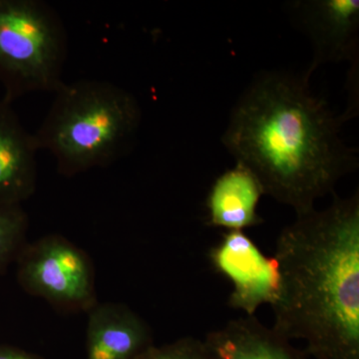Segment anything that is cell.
I'll return each instance as SVG.
<instances>
[{
	"mask_svg": "<svg viewBox=\"0 0 359 359\" xmlns=\"http://www.w3.org/2000/svg\"><path fill=\"white\" fill-rule=\"evenodd\" d=\"M204 341L219 359H309L306 351L256 316L228 321L205 335Z\"/></svg>",
	"mask_w": 359,
	"mask_h": 359,
	"instance_id": "11",
	"label": "cell"
},
{
	"mask_svg": "<svg viewBox=\"0 0 359 359\" xmlns=\"http://www.w3.org/2000/svg\"><path fill=\"white\" fill-rule=\"evenodd\" d=\"M34 134L39 150L70 177L107 167L130 148L141 125L140 105L126 89L103 80H77L55 92Z\"/></svg>",
	"mask_w": 359,
	"mask_h": 359,
	"instance_id": "3",
	"label": "cell"
},
{
	"mask_svg": "<svg viewBox=\"0 0 359 359\" xmlns=\"http://www.w3.org/2000/svg\"><path fill=\"white\" fill-rule=\"evenodd\" d=\"M87 359H137L155 346L152 330L126 304H97L88 311Z\"/></svg>",
	"mask_w": 359,
	"mask_h": 359,
	"instance_id": "8",
	"label": "cell"
},
{
	"mask_svg": "<svg viewBox=\"0 0 359 359\" xmlns=\"http://www.w3.org/2000/svg\"><path fill=\"white\" fill-rule=\"evenodd\" d=\"M67 34L58 13L40 0H0V82L6 99L54 92L62 85Z\"/></svg>",
	"mask_w": 359,
	"mask_h": 359,
	"instance_id": "4",
	"label": "cell"
},
{
	"mask_svg": "<svg viewBox=\"0 0 359 359\" xmlns=\"http://www.w3.org/2000/svg\"><path fill=\"white\" fill-rule=\"evenodd\" d=\"M0 359H43L16 347L0 346Z\"/></svg>",
	"mask_w": 359,
	"mask_h": 359,
	"instance_id": "14",
	"label": "cell"
},
{
	"mask_svg": "<svg viewBox=\"0 0 359 359\" xmlns=\"http://www.w3.org/2000/svg\"><path fill=\"white\" fill-rule=\"evenodd\" d=\"M209 257L212 268L233 283L231 308L255 316L259 306L273 302L278 278L275 261L264 256L245 231H224Z\"/></svg>",
	"mask_w": 359,
	"mask_h": 359,
	"instance_id": "6",
	"label": "cell"
},
{
	"mask_svg": "<svg viewBox=\"0 0 359 359\" xmlns=\"http://www.w3.org/2000/svg\"><path fill=\"white\" fill-rule=\"evenodd\" d=\"M309 78L266 72L248 87L222 137L237 163L259 180L264 195L295 215L334 193L358 166L355 149L340 138L346 115L334 114L309 89Z\"/></svg>",
	"mask_w": 359,
	"mask_h": 359,
	"instance_id": "1",
	"label": "cell"
},
{
	"mask_svg": "<svg viewBox=\"0 0 359 359\" xmlns=\"http://www.w3.org/2000/svg\"><path fill=\"white\" fill-rule=\"evenodd\" d=\"M273 330L306 342L309 358L359 359V194L334 193L297 215L276 241Z\"/></svg>",
	"mask_w": 359,
	"mask_h": 359,
	"instance_id": "2",
	"label": "cell"
},
{
	"mask_svg": "<svg viewBox=\"0 0 359 359\" xmlns=\"http://www.w3.org/2000/svg\"><path fill=\"white\" fill-rule=\"evenodd\" d=\"M16 262L20 287L61 311L88 313L98 302L91 259L62 236L26 244Z\"/></svg>",
	"mask_w": 359,
	"mask_h": 359,
	"instance_id": "5",
	"label": "cell"
},
{
	"mask_svg": "<svg viewBox=\"0 0 359 359\" xmlns=\"http://www.w3.org/2000/svg\"><path fill=\"white\" fill-rule=\"evenodd\" d=\"M39 151L11 102L0 100V204L21 205L34 194Z\"/></svg>",
	"mask_w": 359,
	"mask_h": 359,
	"instance_id": "9",
	"label": "cell"
},
{
	"mask_svg": "<svg viewBox=\"0 0 359 359\" xmlns=\"http://www.w3.org/2000/svg\"><path fill=\"white\" fill-rule=\"evenodd\" d=\"M264 195L259 180L237 163L215 180L205 200L209 226L226 231H245L264 223L257 205Z\"/></svg>",
	"mask_w": 359,
	"mask_h": 359,
	"instance_id": "10",
	"label": "cell"
},
{
	"mask_svg": "<svg viewBox=\"0 0 359 359\" xmlns=\"http://www.w3.org/2000/svg\"><path fill=\"white\" fill-rule=\"evenodd\" d=\"M137 359H219L204 339L183 337L162 346H153Z\"/></svg>",
	"mask_w": 359,
	"mask_h": 359,
	"instance_id": "13",
	"label": "cell"
},
{
	"mask_svg": "<svg viewBox=\"0 0 359 359\" xmlns=\"http://www.w3.org/2000/svg\"><path fill=\"white\" fill-rule=\"evenodd\" d=\"M292 14L313 47L306 75L327 63L355 61L358 55V0H304L292 4Z\"/></svg>",
	"mask_w": 359,
	"mask_h": 359,
	"instance_id": "7",
	"label": "cell"
},
{
	"mask_svg": "<svg viewBox=\"0 0 359 359\" xmlns=\"http://www.w3.org/2000/svg\"><path fill=\"white\" fill-rule=\"evenodd\" d=\"M28 217L21 205L0 204V275L25 247Z\"/></svg>",
	"mask_w": 359,
	"mask_h": 359,
	"instance_id": "12",
	"label": "cell"
}]
</instances>
